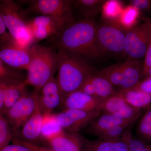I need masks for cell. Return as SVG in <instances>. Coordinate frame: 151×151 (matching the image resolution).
<instances>
[{
  "label": "cell",
  "mask_w": 151,
  "mask_h": 151,
  "mask_svg": "<svg viewBox=\"0 0 151 151\" xmlns=\"http://www.w3.org/2000/svg\"><path fill=\"white\" fill-rule=\"evenodd\" d=\"M97 25L92 19L79 20L53 36V45L88 61L102 56L97 41Z\"/></svg>",
  "instance_id": "1"
},
{
  "label": "cell",
  "mask_w": 151,
  "mask_h": 151,
  "mask_svg": "<svg viewBox=\"0 0 151 151\" xmlns=\"http://www.w3.org/2000/svg\"><path fill=\"white\" fill-rule=\"evenodd\" d=\"M57 76L63 100L68 94L80 90L95 72L88 61L74 55L58 50Z\"/></svg>",
  "instance_id": "2"
},
{
  "label": "cell",
  "mask_w": 151,
  "mask_h": 151,
  "mask_svg": "<svg viewBox=\"0 0 151 151\" xmlns=\"http://www.w3.org/2000/svg\"><path fill=\"white\" fill-rule=\"evenodd\" d=\"M32 60L27 69L25 83L39 92L57 72V52L51 47L33 45L30 48Z\"/></svg>",
  "instance_id": "3"
},
{
  "label": "cell",
  "mask_w": 151,
  "mask_h": 151,
  "mask_svg": "<svg viewBox=\"0 0 151 151\" xmlns=\"http://www.w3.org/2000/svg\"><path fill=\"white\" fill-rule=\"evenodd\" d=\"M126 31L118 24L105 21L97 25V41L101 54L124 56Z\"/></svg>",
  "instance_id": "4"
},
{
  "label": "cell",
  "mask_w": 151,
  "mask_h": 151,
  "mask_svg": "<svg viewBox=\"0 0 151 151\" xmlns=\"http://www.w3.org/2000/svg\"><path fill=\"white\" fill-rule=\"evenodd\" d=\"M28 14L17 3L12 0H3L0 2L1 17L14 41L26 36L32 31L28 26Z\"/></svg>",
  "instance_id": "5"
},
{
  "label": "cell",
  "mask_w": 151,
  "mask_h": 151,
  "mask_svg": "<svg viewBox=\"0 0 151 151\" xmlns=\"http://www.w3.org/2000/svg\"><path fill=\"white\" fill-rule=\"evenodd\" d=\"M39 92L35 90L31 94L27 92L4 114L14 136L35 112L39 104Z\"/></svg>",
  "instance_id": "6"
},
{
  "label": "cell",
  "mask_w": 151,
  "mask_h": 151,
  "mask_svg": "<svg viewBox=\"0 0 151 151\" xmlns=\"http://www.w3.org/2000/svg\"><path fill=\"white\" fill-rule=\"evenodd\" d=\"M71 1L69 0H34L24 1L29 6L26 10L29 13L50 16L63 20L68 24L75 22Z\"/></svg>",
  "instance_id": "7"
},
{
  "label": "cell",
  "mask_w": 151,
  "mask_h": 151,
  "mask_svg": "<svg viewBox=\"0 0 151 151\" xmlns=\"http://www.w3.org/2000/svg\"><path fill=\"white\" fill-rule=\"evenodd\" d=\"M150 31L147 25L143 22L126 31L124 56L127 60H142L148 49Z\"/></svg>",
  "instance_id": "8"
},
{
  "label": "cell",
  "mask_w": 151,
  "mask_h": 151,
  "mask_svg": "<svg viewBox=\"0 0 151 151\" xmlns=\"http://www.w3.org/2000/svg\"><path fill=\"white\" fill-rule=\"evenodd\" d=\"M101 114L98 111H84L73 109H64L56 114L57 120L65 131L78 133L86 128Z\"/></svg>",
  "instance_id": "9"
},
{
  "label": "cell",
  "mask_w": 151,
  "mask_h": 151,
  "mask_svg": "<svg viewBox=\"0 0 151 151\" xmlns=\"http://www.w3.org/2000/svg\"><path fill=\"white\" fill-rule=\"evenodd\" d=\"M100 111L101 113L113 115L126 120H138L142 115L141 109L130 105L117 92L113 96L103 99Z\"/></svg>",
  "instance_id": "10"
},
{
  "label": "cell",
  "mask_w": 151,
  "mask_h": 151,
  "mask_svg": "<svg viewBox=\"0 0 151 151\" xmlns=\"http://www.w3.org/2000/svg\"><path fill=\"white\" fill-rule=\"evenodd\" d=\"M0 60L5 64L18 70H27L32 60L30 48L25 49L13 43L1 46Z\"/></svg>",
  "instance_id": "11"
},
{
  "label": "cell",
  "mask_w": 151,
  "mask_h": 151,
  "mask_svg": "<svg viewBox=\"0 0 151 151\" xmlns=\"http://www.w3.org/2000/svg\"><path fill=\"white\" fill-rule=\"evenodd\" d=\"M63 101L62 94L56 78L52 77L39 92V104L44 115L52 113V111Z\"/></svg>",
  "instance_id": "12"
},
{
  "label": "cell",
  "mask_w": 151,
  "mask_h": 151,
  "mask_svg": "<svg viewBox=\"0 0 151 151\" xmlns=\"http://www.w3.org/2000/svg\"><path fill=\"white\" fill-rule=\"evenodd\" d=\"M44 117L45 115L38 104L33 115L25 123L21 130L16 134H19L20 138L21 139L20 142L37 145V143L41 139Z\"/></svg>",
  "instance_id": "13"
},
{
  "label": "cell",
  "mask_w": 151,
  "mask_h": 151,
  "mask_svg": "<svg viewBox=\"0 0 151 151\" xmlns=\"http://www.w3.org/2000/svg\"><path fill=\"white\" fill-rule=\"evenodd\" d=\"M103 99L88 95L78 90L68 94L63 99L61 104L64 109H76L88 112H100V103Z\"/></svg>",
  "instance_id": "14"
},
{
  "label": "cell",
  "mask_w": 151,
  "mask_h": 151,
  "mask_svg": "<svg viewBox=\"0 0 151 151\" xmlns=\"http://www.w3.org/2000/svg\"><path fill=\"white\" fill-rule=\"evenodd\" d=\"M84 139L78 133L63 130L46 142L49 148L54 151H80Z\"/></svg>",
  "instance_id": "15"
},
{
  "label": "cell",
  "mask_w": 151,
  "mask_h": 151,
  "mask_svg": "<svg viewBox=\"0 0 151 151\" xmlns=\"http://www.w3.org/2000/svg\"><path fill=\"white\" fill-rule=\"evenodd\" d=\"M27 85L25 82L10 85L0 82V107H4L0 115H4L27 92Z\"/></svg>",
  "instance_id": "16"
},
{
  "label": "cell",
  "mask_w": 151,
  "mask_h": 151,
  "mask_svg": "<svg viewBox=\"0 0 151 151\" xmlns=\"http://www.w3.org/2000/svg\"><path fill=\"white\" fill-rule=\"evenodd\" d=\"M143 66L142 60H127L122 63L123 79L120 89H131L139 84L143 76Z\"/></svg>",
  "instance_id": "17"
},
{
  "label": "cell",
  "mask_w": 151,
  "mask_h": 151,
  "mask_svg": "<svg viewBox=\"0 0 151 151\" xmlns=\"http://www.w3.org/2000/svg\"><path fill=\"white\" fill-rule=\"evenodd\" d=\"M138 119L126 120L108 114L101 113L87 128L88 133L96 137L111 127L128 124H134Z\"/></svg>",
  "instance_id": "18"
},
{
  "label": "cell",
  "mask_w": 151,
  "mask_h": 151,
  "mask_svg": "<svg viewBox=\"0 0 151 151\" xmlns=\"http://www.w3.org/2000/svg\"><path fill=\"white\" fill-rule=\"evenodd\" d=\"M80 151H129L127 143L122 139L115 141L84 139Z\"/></svg>",
  "instance_id": "19"
},
{
  "label": "cell",
  "mask_w": 151,
  "mask_h": 151,
  "mask_svg": "<svg viewBox=\"0 0 151 151\" xmlns=\"http://www.w3.org/2000/svg\"><path fill=\"white\" fill-rule=\"evenodd\" d=\"M117 93L134 107L142 110L151 108V94L136 88L120 89Z\"/></svg>",
  "instance_id": "20"
},
{
  "label": "cell",
  "mask_w": 151,
  "mask_h": 151,
  "mask_svg": "<svg viewBox=\"0 0 151 151\" xmlns=\"http://www.w3.org/2000/svg\"><path fill=\"white\" fill-rule=\"evenodd\" d=\"M105 0H76L71 1L72 8L81 14L83 19L91 20L102 11Z\"/></svg>",
  "instance_id": "21"
},
{
  "label": "cell",
  "mask_w": 151,
  "mask_h": 151,
  "mask_svg": "<svg viewBox=\"0 0 151 151\" xmlns=\"http://www.w3.org/2000/svg\"><path fill=\"white\" fill-rule=\"evenodd\" d=\"M89 79L94 88L95 97L105 99L113 96L117 92L111 83L106 78L97 74V71L93 73Z\"/></svg>",
  "instance_id": "22"
},
{
  "label": "cell",
  "mask_w": 151,
  "mask_h": 151,
  "mask_svg": "<svg viewBox=\"0 0 151 151\" xmlns=\"http://www.w3.org/2000/svg\"><path fill=\"white\" fill-rule=\"evenodd\" d=\"M142 16L140 11L129 5L124 8L116 23L125 31L129 30L139 24Z\"/></svg>",
  "instance_id": "23"
},
{
  "label": "cell",
  "mask_w": 151,
  "mask_h": 151,
  "mask_svg": "<svg viewBox=\"0 0 151 151\" xmlns=\"http://www.w3.org/2000/svg\"><path fill=\"white\" fill-rule=\"evenodd\" d=\"M68 25L69 24L63 20L44 15L29 19L28 22V26L31 29L39 27H55L63 29Z\"/></svg>",
  "instance_id": "24"
},
{
  "label": "cell",
  "mask_w": 151,
  "mask_h": 151,
  "mask_svg": "<svg viewBox=\"0 0 151 151\" xmlns=\"http://www.w3.org/2000/svg\"><path fill=\"white\" fill-rule=\"evenodd\" d=\"M19 70L8 66L0 60V82L10 85L25 82L26 76Z\"/></svg>",
  "instance_id": "25"
},
{
  "label": "cell",
  "mask_w": 151,
  "mask_h": 151,
  "mask_svg": "<svg viewBox=\"0 0 151 151\" xmlns=\"http://www.w3.org/2000/svg\"><path fill=\"white\" fill-rule=\"evenodd\" d=\"M63 129L58 124L56 114L45 115L44 119L42 129L41 139L47 141L62 132Z\"/></svg>",
  "instance_id": "26"
},
{
  "label": "cell",
  "mask_w": 151,
  "mask_h": 151,
  "mask_svg": "<svg viewBox=\"0 0 151 151\" xmlns=\"http://www.w3.org/2000/svg\"><path fill=\"white\" fill-rule=\"evenodd\" d=\"M124 8L121 1H106L101 11L104 21L116 22Z\"/></svg>",
  "instance_id": "27"
},
{
  "label": "cell",
  "mask_w": 151,
  "mask_h": 151,
  "mask_svg": "<svg viewBox=\"0 0 151 151\" xmlns=\"http://www.w3.org/2000/svg\"><path fill=\"white\" fill-rule=\"evenodd\" d=\"M136 133L139 139L146 142L151 143V107L139 120Z\"/></svg>",
  "instance_id": "28"
},
{
  "label": "cell",
  "mask_w": 151,
  "mask_h": 151,
  "mask_svg": "<svg viewBox=\"0 0 151 151\" xmlns=\"http://www.w3.org/2000/svg\"><path fill=\"white\" fill-rule=\"evenodd\" d=\"M97 74L108 80L113 86L120 87L123 79L122 63L110 65L99 71Z\"/></svg>",
  "instance_id": "29"
},
{
  "label": "cell",
  "mask_w": 151,
  "mask_h": 151,
  "mask_svg": "<svg viewBox=\"0 0 151 151\" xmlns=\"http://www.w3.org/2000/svg\"><path fill=\"white\" fill-rule=\"evenodd\" d=\"M122 138L127 143L129 151H151V145L150 144L134 137L131 128L124 133Z\"/></svg>",
  "instance_id": "30"
},
{
  "label": "cell",
  "mask_w": 151,
  "mask_h": 151,
  "mask_svg": "<svg viewBox=\"0 0 151 151\" xmlns=\"http://www.w3.org/2000/svg\"><path fill=\"white\" fill-rule=\"evenodd\" d=\"M134 124H128L111 127L100 133L97 137L104 140L115 141L122 139V136L128 129L131 128Z\"/></svg>",
  "instance_id": "31"
},
{
  "label": "cell",
  "mask_w": 151,
  "mask_h": 151,
  "mask_svg": "<svg viewBox=\"0 0 151 151\" xmlns=\"http://www.w3.org/2000/svg\"><path fill=\"white\" fill-rule=\"evenodd\" d=\"M14 136L13 131L7 120L0 115V150L9 145Z\"/></svg>",
  "instance_id": "32"
},
{
  "label": "cell",
  "mask_w": 151,
  "mask_h": 151,
  "mask_svg": "<svg viewBox=\"0 0 151 151\" xmlns=\"http://www.w3.org/2000/svg\"><path fill=\"white\" fill-rule=\"evenodd\" d=\"M62 29L55 27H39L31 29L35 43L57 35Z\"/></svg>",
  "instance_id": "33"
},
{
  "label": "cell",
  "mask_w": 151,
  "mask_h": 151,
  "mask_svg": "<svg viewBox=\"0 0 151 151\" xmlns=\"http://www.w3.org/2000/svg\"><path fill=\"white\" fill-rule=\"evenodd\" d=\"M141 19L147 25L150 31V42L148 49L144 61L143 69V76L149 68H151V18L142 16Z\"/></svg>",
  "instance_id": "34"
},
{
  "label": "cell",
  "mask_w": 151,
  "mask_h": 151,
  "mask_svg": "<svg viewBox=\"0 0 151 151\" xmlns=\"http://www.w3.org/2000/svg\"><path fill=\"white\" fill-rule=\"evenodd\" d=\"M6 27L4 20L0 16V43L1 46L5 45L7 44L13 43L14 38L9 32H7Z\"/></svg>",
  "instance_id": "35"
},
{
  "label": "cell",
  "mask_w": 151,
  "mask_h": 151,
  "mask_svg": "<svg viewBox=\"0 0 151 151\" xmlns=\"http://www.w3.org/2000/svg\"><path fill=\"white\" fill-rule=\"evenodd\" d=\"M0 151H35L31 144L16 142L12 145H9Z\"/></svg>",
  "instance_id": "36"
},
{
  "label": "cell",
  "mask_w": 151,
  "mask_h": 151,
  "mask_svg": "<svg viewBox=\"0 0 151 151\" xmlns=\"http://www.w3.org/2000/svg\"><path fill=\"white\" fill-rule=\"evenodd\" d=\"M129 3L140 12H151V0H131Z\"/></svg>",
  "instance_id": "37"
},
{
  "label": "cell",
  "mask_w": 151,
  "mask_h": 151,
  "mask_svg": "<svg viewBox=\"0 0 151 151\" xmlns=\"http://www.w3.org/2000/svg\"><path fill=\"white\" fill-rule=\"evenodd\" d=\"M134 88L151 94V77L146 78L144 80L141 81Z\"/></svg>",
  "instance_id": "38"
},
{
  "label": "cell",
  "mask_w": 151,
  "mask_h": 151,
  "mask_svg": "<svg viewBox=\"0 0 151 151\" xmlns=\"http://www.w3.org/2000/svg\"><path fill=\"white\" fill-rule=\"evenodd\" d=\"M32 145L35 151H49L48 148L39 147L38 146L35 145Z\"/></svg>",
  "instance_id": "39"
},
{
  "label": "cell",
  "mask_w": 151,
  "mask_h": 151,
  "mask_svg": "<svg viewBox=\"0 0 151 151\" xmlns=\"http://www.w3.org/2000/svg\"><path fill=\"white\" fill-rule=\"evenodd\" d=\"M143 76H145V77H146V78H150V77H151V68H149L148 70H147L145 73H144Z\"/></svg>",
  "instance_id": "40"
},
{
  "label": "cell",
  "mask_w": 151,
  "mask_h": 151,
  "mask_svg": "<svg viewBox=\"0 0 151 151\" xmlns=\"http://www.w3.org/2000/svg\"><path fill=\"white\" fill-rule=\"evenodd\" d=\"M48 149L49 151H54L52 150H51V149L49 148H48Z\"/></svg>",
  "instance_id": "41"
}]
</instances>
